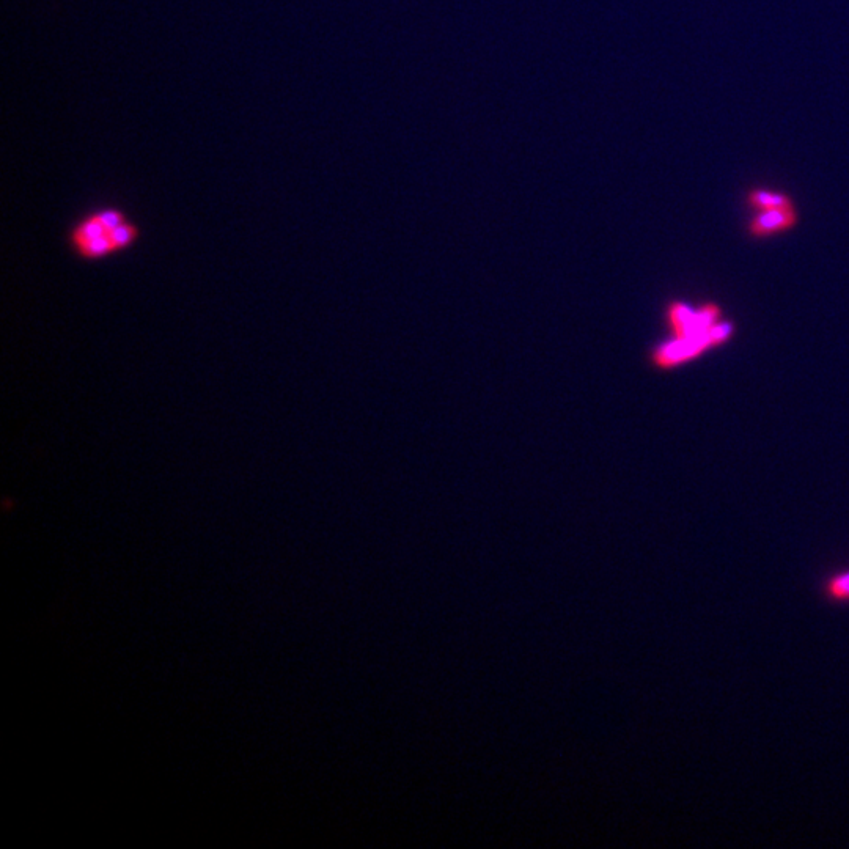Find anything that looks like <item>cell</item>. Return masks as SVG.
I'll use <instances>...</instances> for the list:
<instances>
[{"instance_id": "1", "label": "cell", "mask_w": 849, "mask_h": 849, "mask_svg": "<svg viewBox=\"0 0 849 849\" xmlns=\"http://www.w3.org/2000/svg\"><path fill=\"white\" fill-rule=\"evenodd\" d=\"M139 225L120 208H103L74 224L68 243L76 257L100 261L122 254L139 241Z\"/></svg>"}, {"instance_id": "2", "label": "cell", "mask_w": 849, "mask_h": 849, "mask_svg": "<svg viewBox=\"0 0 849 849\" xmlns=\"http://www.w3.org/2000/svg\"><path fill=\"white\" fill-rule=\"evenodd\" d=\"M667 313H669L673 332L680 339H684V337H692V335L708 331L713 324L717 323L721 309L716 304H706L702 309L694 312L683 302H672Z\"/></svg>"}, {"instance_id": "3", "label": "cell", "mask_w": 849, "mask_h": 849, "mask_svg": "<svg viewBox=\"0 0 849 849\" xmlns=\"http://www.w3.org/2000/svg\"><path fill=\"white\" fill-rule=\"evenodd\" d=\"M710 346H714L710 329L692 335V337H684V339L677 337L672 342L659 346L658 350L653 353V362L659 368L677 367L683 362L699 357Z\"/></svg>"}, {"instance_id": "4", "label": "cell", "mask_w": 849, "mask_h": 849, "mask_svg": "<svg viewBox=\"0 0 849 849\" xmlns=\"http://www.w3.org/2000/svg\"><path fill=\"white\" fill-rule=\"evenodd\" d=\"M798 222V210H796V206H791V208H782V210L760 211L749 222L747 230L755 238H766V236L788 232L791 228L796 227Z\"/></svg>"}, {"instance_id": "5", "label": "cell", "mask_w": 849, "mask_h": 849, "mask_svg": "<svg viewBox=\"0 0 849 849\" xmlns=\"http://www.w3.org/2000/svg\"><path fill=\"white\" fill-rule=\"evenodd\" d=\"M746 203L752 210L771 211L782 210V208H791L794 206V200L787 192L777 191V189L768 188H752L746 192Z\"/></svg>"}, {"instance_id": "6", "label": "cell", "mask_w": 849, "mask_h": 849, "mask_svg": "<svg viewBox=\"0 0 849 849\" xmlns=\"http://www.w3.org/2000/svg\"><path fill=\"white\" fill-rule=\"evenodd\" d=\"M827 600L835 604H849V568L829 574L823 584Z\"/></svg>"}, {"instance_id": "7", "label": "cell", "mask_w": 849, "mask_h": 849, "mask_svg": "<svg viewBox=\"0 0 849 849\" xmlns=\"http://www.w3.org/2000/svg\"><path fill=\"white\" fill-rule=\"evenodd\" d=\"M711 339L714 346L722 345L727 342L733 334V324L730 321H721V323L713 324L710 328Z\"/></svg>"}]
</instances>
